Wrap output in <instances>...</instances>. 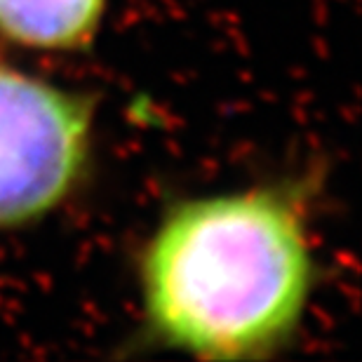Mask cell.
I'll use <instances>...</instances> for the list:
<instances>
[{
  "label": "cell",
  "mask_w": 362,
  "mask_h": 362,
  "mask_svg": "<svg viewBox=\"0 0 362 362\" xmlns=\"http://www.w3.org/2000/svg\"><path fill=\"white\" fill-rule=\"evenodd\" d=\"M313 259L287 188L172 205L139 259L156 341L202 358H259L287 344L306 310Z\"/></svg>",
  "instance_id": "6da1fadb"
},
{
  "label": "cell",
  "mask_w": 362,
  "mask_h": 362,
  "mask_svg": "<svg viewBox=\"0 0 362 362\" xmlns=\"http://www.w3.org/2000/svg\"><path fill=\"white\" fill-rule=\"evenodd\" d=\"M94 101L0 62V228L54 212L85 175Z\"/></svg>",
  "instance_id": "7a4b0ae2"
},
{
  "label": "cell",
  "mask_w": 362,
  "mask_h": 362,
  "mask_svg": "<svg viewBox=\"0 0 362 362\" xmlns=\"http://www.w3.org/2000/svg\"><path fill=\"white\" fill-rule=\"evenodd\" d=\"M106 0H0V35L45 52L81 49L94 38Z\"/></svg>",
  "instance_id": "3957f363"
}]
</instances>
